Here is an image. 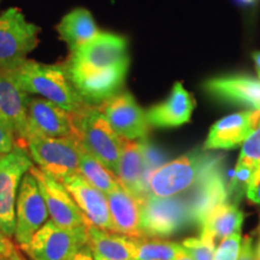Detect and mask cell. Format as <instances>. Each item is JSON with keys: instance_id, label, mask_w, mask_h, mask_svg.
Instances as JSON below:
<instances>
[{"instance_id": "cell-1", "label": "cell", "mask_w": 260, "mask_h": 260, "mask_svg": "<svg viewBox=\"0 0 260 260\" xmlns=\"http://www.w3.org/2000/svg\"><path fill=\"white\" fill-rule=\"evenodd\" d=\"M70 52L65 68L84 102L102 104L119 92L129 69L125 38L99 31L92 40Z\"/></svg>"}, {"instance_id": "cell-2", "label": "cell", "mask_w": 260, "mask_h": 260, "mask_svg": "<svg viewBox=\"0 0 260 260\" xmlns=\"http://www.w3.org/2000/svg\"><path fill=\"white\" fill-rule=\"evenodd\" d=\"M4 69L25 93L44 98L74 115H79L87 105L71 82L65 65L44 64L25 58Z\"/></svg>"}, {"instance_id": "cell-3", "label": "cell", "mask_w": 260, "mask_h": 260, "mask_svg": "<svg viewBox=\"0 0 260 260\" xmlns=\"http://www.w3.org/2000/svg\"><path fill=\"white\" fill-rule=\"evenodd\" d=\"M76 125L83 148L115 174L124 139L112 129L99 106L87 104L76 115Z\"/></svg>"}, {"instance_id": "cell-4", "label": "cell", "mask_w": 260, "mask_h": 260, "mask_svg": "<svg viewBox=\"0 0 260 260\" xmlns=\"http://www.w3.org/2000/svg\"><path fill=\"white\" fill-rule=\"evenodd\" d=\"M218 160L204 154H187L159 165L149 172L147 186L149 194L158 198L181 195L204 176Z\"/></svg>"}, {"instance_id": "cell-5", "label": "cell", "mask_w": 260, "mask_h": 260, "mask_svg": "<svg viewBox=\"0 0 260 260\" xmlns=\"http://www.w3.org/2000/svg\"><path fill=\"white\" fill-rule=\"evenodd\" d=\"M27 149L38 168L58 181L80 172V155L83 146L79 138L31 136L28 139Z\"/></svg>"}, {"instance_id": "cell-6", "label": "cell", "mask_w": 260, "mask_h": 260, "mask_svg": "<svg viewBox=\"0 0 260 260\" xmlns=\"http://www.w3.org/2000/svg\"><path fill=\"white\" fill-rule=\"evenodd\" d=\"M32 165L27 147L18 144L9 153L0 155V229L10 239L15 236L18 188Z\"/></svg>"}, {"instance_id": "cell-7", "label": "cell", "mask_w": 260, "mask_h": 260, "mask_svg": "<svg viewBox=\"0 0 260 260\" xmlns=\"http://www.w3.org/2000/svg\"><path fill=\"white\" fill-rule=\"evenodd\" d=\"M87 242V226L70 229L47 220L30 241L19 247L31 260H68Z\"/></svg>"}, {"instance_id": "cell-8", "label": "cell", "mask_w": 260, "mask_h": 260, "mask_svg": "<svg viewBox=\"0 0 260 260\" xmlns=\"http://www.w3.org/2000/svg\"><path fill=\"white\" fill-rule=\"evenodd\" d=\"M142 237L170 236L191 224L188 207L181 195L158 198L147 194L140 201Z\"/></svg>"}, {"instance_id": "cell-9", "label": "cell", "mask_w": 260, "mask_h": 260, "mask_svg": "<svg viewBox=\"0 0 260 260\" xmlns=\"http://www.w3.org/2000/svg\"><path fill=\"white\" fill-rule=\"evenodd\" d=\"M39 29L17 8L0 14V68L23 60L39 44Z\"/></svg>"}, {"instance_id": "cell-10", "label": "cell", "mask_w": 260, "mask_h": 260, "mask_svg": "<svg viewBox=\"0 0 260 260\" xmlns=\"http://www.w3.org/2000/svg\"><path fill=\"white\" fill-rule=\"evenodd\" d=\"M48 210L38 182L30 172L22 178L16 201L15 241L25 245L48 220Z\"/></svg>"}, {"instance_id": "cell-11", "label": "cell", "mask_w": 260, "mask_h": 260, "mask_svg": "<svg viewBox=\"0 0 260 260\" xmlns=\"http://www.w3.org/2000/svg\"><path fill=\"white\" fill-rule=\"evenodd\" d=\"M29 172L38 182L52 222L70 229L87 226L86 218L60 181L56 180L47 172L42 171L40 168L34 165Z\"/></svg>"}, {"instance_id": "cell-12", "label": "cell", "mask_w": 260, "mask_h": 260, "mask_svg": "<svg viewBox=\"0 0 260 260\" xmlns=\"http://www.w3.org/2000/svg\"><path fill=\"white\" fill-rule=\"evenodd\" d=\"M28 132L29 138L31 136L79 138L76 115L44 98L38 96H30L29 100Z\"/></svg>"}, {"instance_id": "cell-13", "label": "cell", "mask_w": 260, "mask_h": 260, "mask_svg": "<svg viewBox=\"0 0 260 260\" xmlns=\"http://www.w3.org/2000/svg\"><path fill=\"white\" fill-rule=\"evenodd\" d=\"M107 122L121 138L145 140L149 133L146 111L128 92L117 93L99 105Z\"/></svg>"}, {"instance_id": "cell-14", "label": "cell", "mask_w": 260, "mask_h": 260, "mask_svg": "<svg viewBox=\"0 0 260 260\" xmlns=\"http://www.w3.org/2000/svg\"><path fill=\"white\" fill-rule=\"evenodd\" d=\"M30 94L16 83L4 68H0V122L14 133L17 144L27 147L28 105Z\"/></svg>"}, {"instance_id": "cell-15", "label": "cell", "mask_w": 260, "mask_h": 260, "mask_svg": "<svg viewBox=\"0 0 260 260\" xmlns=\"http://www.w3.org/2000/svg\"><path fill=\"white\" fill-rule=\"evenodd\" d=\"M146 147L145 140H123L121 158L115 172L119 184L140 200L149 194V164Z\"/></svg>"}, {"instance_id": "cell-16", "label": "cell", "mask_w": 260, "mask_h": 260, "mask_svg": "<svg viewBox=\"0 0 260 260\" xmlns=\"http://www.w3.org/2000/svg\"><path fill=\"white\" fill-rule=\"evenodd\" d=\"M219 162H214L197 183L193 191L183 198L191 224H201L214 207L228 201V189L219 171Z\"/></svg>"}, {"instance_id": "cell-17", "label": "cell", "mask_w": 260, "mask_h": 260, "mask_svg": "<svg viewBox=\"0 0 260 260\" xmlns=\"http://www.w3.org/2000/svg\"><path fill=\"white\" fill-rule=\"evenodd\" d=\"M60 182L77 204L87 224L112 232L109 201L105 193L92 186L80 174L64 177Z\"/></svg>"}, {"instance_id": "cell-18", "label": "cell", "mask_w": 260, "mask_h": 260, "mask_svg": "<svg viewBox=\"0 0 260 260\" xmlns=\"http://www.w3.org/2000/svg\"><path fill=\"white\" fill-rule=\"evenodd\" d=\"M260 124V110L234 113L211 126L204 149H233L243 145Z\"/></svg>"}, {"instance_id": "cell-19", "label": "cell", "mask_w": 260, "mask_h": 260, "mask_svg": "<svg viewBox=\"0 0 260 260\" xmlns=\"http://www.w3.org/2000/svg\"><path fill=\"white\" fill-rule=\"evenodd\" d=\"M195 109V100L183 84L176 82L168 99L146 111L149 126L154 128H174L190 121Z\"/></svg>"}, {"instance_id": "cell-20", "label": "cell", "mask_w": 260, "mask_h": 260, "mask_svg": "<svg viewBox=\"0 0 260 260\" xmlns=\"http://www.w3.org/2000/svg\"><path fill=\"white\" fill-rule=\"evenodd\" d=\"M204 88L220 102L260 110V80L247 76L216 77L206 81Z\"/></svg>"}, {"instance_id": "cell-21", "label": "cell", "mask_w": 260, "mask_h": 260, "mask_svg": "<svg viewBox=\"0 0 260 260\" xmlns=\"http://www.w3.org/2000/svg\"><path fill=\"white\" fill-rule=\"evenodd\" d=\"M112 232L132 237H142L140 199L122 186L106 195Z\"/></svg>"}, {"instance_id": "cell-22", "label": "cell", "mask_w": 260, "mask_h": 260, "mask_svg": "<svg viewBox=\"0 0 260 260\" xmlns=\"http://www.w3.org/2000/svg\"><path fill=\"white\" fill-rule=\"evenodd\" d=\"M87 245L94 254L105 260H135L139 237L100 229L87 224Z\"/></svg>"}, {"instance_id": "cell-23", "label": "cell", "mask_w": 260, "mask_h": 260, "mask_svg": "<svg viewBox=\"0 0 260 260\" xmlns=\"http://www.w3.org/2000/svg\"><path fill=\"white\" fill-rule=\"evenodd\" d=\"M243 213L236 204L229 201L218 205L200 224V236L217 241L241 232Z\"/></svg>"}, {"instance_id": "cell-24", "label": "cell", "mask_w": 260, "mask_h": 260, "mask_svg": "<svg viewBox=\"0 0 260 260\" xmlns=\"http://www.w3.org/2000/svg\"><path fill=\"white\" fill-rule=\"evenodd\" d=\"M57 31L70 51L80 47L99 34L93 15L87 9L76 8L68 12L57 25Z\"/></svg>"}, {"instance_id": "cell-25", "label": "cell", "mask_w": 260, "mask_h": 260, "mask_svg": "<svg viewBox=\"0 0 260 260\" xmlns=\"http://www.w3.org/2000/svg\"><path fill=\"white\" fill-rule=\"evenodd\" d=\"M79 174L92 186L102 190L106 195L121 187L116 175L84 148L80 155Z\"/></svg>"}, {"instance_id": "cell-26", "label": "cell", "mask_w": 260, "mask_h": 260, "mask_svg": "<svg viewBox=\"0 0 260 260\" xmlns=\"http://www.w3.org/2000/svg\"><path fill=\"white\" fill-rule=\"evenodd\" d=\"M186 253L181 243L139 237L135 260H174Z\"/></svg>"}, {"instance_id": "cell-27", "label": "cell", "mask_w": 260, "mask_h": 260, "mask_svg": "<svg viewBox=\"0 0 260 260\" xmlns=\"http://www.w3.org/2000/svg\"><path fill=\"white\" fill-rule=\"evenodd\" d=\"M256 169H258V167H255V165H252L246 161L237 160L235 170H234L233 174V178L230 181L228 194L232 195L236 200L241 199L242 195L246 193L247 187H248L253 174H254Z\"/></svg>"}, {"instance_id": "cell-28", "label": "cell", "mask_w": 260, "mask_h": 260, "mask_svg": "<svg viewBox=\"0 0 260 260\" xmlns=\"http://www.w3.org/2000/svg\"><path fill=\"white\" fill-rule=\"evenodd\" d=\"M188 255L193 260H213L216 253V241L209 237H188L181 243Z\"/></svg>"}, {"instance_id": "cell-29", "label": "cell", "mask_w": 260, "mask_h": 260, "mask_svg": "<svg viewBox=\"0 0 260 260\" xmlns=\"http://www.w3.org/2000/svg\"><path fill=\"white\" fill-rule=\"evenodd\" d=\"M241 234H233L220 241L216 248L213 260H237L241 247Z\"/></svg>"}, {"instance_id": "cell-30", "label": "cell", "mask_w": 260, "mask_h": 260, "mask_svg": "<svg viewBox=\"0 0 260 260\" xmlns=\"http://www.w3.org/2000/svg\"><path fill=\"white\" fill-rule=\"evenodd\" d=\"M239 160L249 162L255 167L260 165V124L243 142Z\"/></svg>"}, {"instance_id": "cell-31", "label": "cell", "mask_w": 260, "mask_h": 260, "mask_svg": "<svg viewBox=\"0 0 260 260\" xmlns=\"http://www.w3.org/2000/svg\"><path fill=\"white\" fill-rule=\"evenodd\" d=\"M0 255L5 256L9 260H25L21 252L18 251L17 246L11 241L9 236H6L0 229Z\"/></svg>"}, {"instance_id": "cell-32", "label": "cell", "mask_w": 260, "mask_h": 260, "mask_svg": "<svg viewBox=\"0 0 260 260\" xmlns=\"http://www.w3.org/2000/svg\"><path fill=\"white\" fill-rule=\"evenodd\" d=\"M16 144H17V140H16L14 133L4 123L0 122V155L12 151Z\"/></svg>"}, {"instance_id": "cell-33", "label": "cell", "mask_w": 260, "mask_h": 260, "mask_svg": "<svg viewBox=\"0 0 260 260\" xmlns=\"http://www.w3.org/2000/svg\"><path fill=\"white\" fill-rule=\"evenodd\" d=\"M246 195L253 204L260 205V165L253 174L252 180L247 187Z\"/></svg>"}, {"instance_id": "cell-34", "label": "cell", "mask_w": 260, "mask_h": 260, "mask_svg": "<svg viewBox=\"0 0 260 260\" xmlns=\"http://www.w3.org/2000/svg\"><path fill=\"white\" fill-rule=\"evenodd\" d=\"M237 260H255V252L253 249L252 239L249 236H246L241 241V247H240V253Z\"/></svg>"}, {"instance_id": "cell-35", "label": "cell", "mask_w": 260, "mask_h": 260, "mask_svg": "<svg viewBox=\"0 0 260 260\" xmlns=\"http://www.w3.org/2000/svg\"><path fill=\"white\" fill-rule=\"evenodd\" d=\"M68 260H95L94 254L88 245L81 247L79 251H76Z\"/></svg>"}, {"instance_id": "cell-36", "label": "cell", "mask_w": 260, "mask_h": 260, "mask_svg": "<svg viewBox=\"0 0 260 260\" xmlns=\"http://www.w3.org/2000/svg\"><path fill=\"white\" fill-rule=\"evenodd\" d=\"M253 59H254V63H255L256 73H258L260 77V52H254V53H253Z\"/></svg>"}, {"instance_id": "cell-37", "label": "cell", "mask_w": 260, "mask_h": 260, "mask_svg": "<svg viewBox=\"0 0 260 260\" xmlns=\"http://www.w3.org/2000/svg\"><path fill=\"white\" fill-rule=\"evenodd\" d=\"M174 260H193V259H191L190 256L187 254V253H183V254L180 255V256H177V258H175Z\"/></svg>"}, {"instance_id": "cell-38", "label": "cell", "mask_w": 260, "mask_h": 260, "mask_svg": "<svg viewBox=\"0 0 260 260\" xmlns=\"http://www.w3.org/2000/svg\"><path fill=\"white\" fill-rule=\"evenodd\" d=\"M240 3H241V4H245V5H251V4H253V3H255L256 0H239Z\"/></svg>"}, {"instance_id": "cell-39", "label": "cell", "mask_w": 260, "mask_h": 260, "mask_svg": "<svg viewBox=\"0 0 260 260\" xmlns=\"http://www.w3.org/2000/svg\"><path fill=\"white\" fill-rule=\"evenodd\" d=\"M255 260H260V241L256 246V251H255Z\"/></svg>"}, {"instance_id": "cell-40", "label": "cell", "mask_w": 260, "mask_h": 260, "mask_svg": "<svg viewBox=\"0 0 260 260\" xmlns=\"http://www.w3.org/2000/svg\"><path fill=\"white\" fill-rule=\"evenodd\" d=\"M93 254H94V253H93ZM94 259H95V260H105V259H103L102 256H99V255H96V254H94Z\"/></svg>"}, {"instance_id": "cell-41", "label": "cell", "mask_w": 260, "mask_h": 260, "mask_svg": "<svg viewBox=\"0 0 260 260\" xmlns=\"http://www.w3.org/2000/svg\"><path fill=\"white\" fill-rule=\"evenodd\" d=\"M0 260H9V259H6V258H5V256L0 255Z\"/></svg>"}, {"instance_id": "cell-42", "label": "cell", "mask_w": 260, "mask_h": 260, "mask_svg": "<svg viewBox=\"0 0 260 260\" xmlns=\"http://www.w3.org/2000/svg\"><path fill=\"white\" fill-rule=\"evenodd\" d=\"M0 2H2V0H0Z\"/></svg>"}]
</instances>
